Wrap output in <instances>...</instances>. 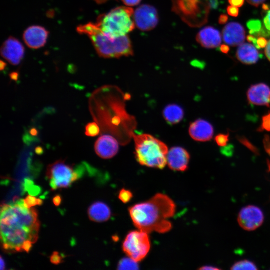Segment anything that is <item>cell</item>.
<instances>
[{
	"label": "cell",
	"mask_w": 270,
	"mask_h": 270,
	"mask_svg": "<svg viewBox=\"0 0 270 270\" xmlns=\"http://www.w3.org/2000/svg\"><path fill=\"white\" fill-rule=\"evenodd\" d=\"M209 6H210V8L212 10H216L218 9L220 2L218 0H207Z\"/></svg>",
	"instance_id": "cell-38"
},
{
	"label": "cell",
	"mask_w": 270,
	"mask_h": 270,
	"mask_svg": "<svg viewBox=\"0 0 270 270\" xmlns=\"http://www.w3.org/2000/svg\"><path fill=\"white\" fill-rule=\"evenodd\" d=\"M258 130L270 132V112L262 117V124Z\"/></svg>",
	"instance_id": "cell-29"
},
{
	"label": "cell",
	"mask_w": 270,
	"mask_h": 270,
	"mask_svg": "<svg viewBox=\"0 0 270 270\" xmlns=\"http://www.w3.org/2000/svg\"><path fill=\"white\" fill-rule=\"evenodd\" d=\"M222 36L226 44L236 46H240L244 41L246 31L240 24L232 22L227 24L223 28Z\"/></svg>",
	"instance_id": "cell-15"
},
{
	"label": "cell",
	"mask_w": 270,
	"mask_h": 270,
	"mask_svg": "<svg viewBox=\"0 0 270 270\" xmlns=\"http://www.w3.org/2000/svg\"><path fill=\"white\" fill-rule=\"evenodd\" d=\"M264 26L270 30V10L267 12L264 18Z\"/></svg>",
	"instance_id": "cell-35"
},
{
	"label": "cell",
	"mask_w": 270,
	"mask_h": 270,
	"mask_svg": "<svg viewBox=\"0 0 270 270\" xmlns=\"http://www.w3.org/2000/svg\"><path fill=\"white\" fill-rule=\"evenodd\" d=\"M254 36L256 37L268 38L270 36V30H268L265 26L262 27L261 30Z\"/></svg>",
	"instance_id": "cell-32"
},
{
	"label": "cell",
	"mask_w": 270,
	"mask_h": 270,
	"mask_svg": "<svg viewBox=\"0 0 270 270\" xmlns=\"http://www.w3.org/2000/svg\"><path fill=\"white\" fill-rule=\"evenodd\" d=\"M135 155L142 166L163 169L167 164L168 150L160 140L148 134L134 136Z\"/></svg>",
	"instance_id": "cell-4"
},
{
	"label": "cell",
	"mask_w": 270,
	"mask_h": 270,
	"mask_svg": "<svg viewBox=\"0 0 270 270\" xmlns=\"http://www.w3.org/2000/svg\"><path fill=\"white\" fill-rule=\"evenodd\" d=\"M231 6L238 8L242 7L244 2V0H228Z\"/></svg>",
	"instance_id": "cell-37"
},
{
	"label": "cell",
	"mask_w": 270,
	"mask_h": 270,
	"mask_svg": "<svg viewBox=\"0 0 270 270\" xmlns=\"http://www.w3.org/2000/svg\"><path fill=\"white\" fill-rule=\"evenodd\" d=\"M0 226L2 248L7 252H28L38 239V212L24 200L1 206Z\"/></svg>",
	"instance_id": "cell-1"
},
{
	"label": "cell",
	"mask_w": 270,
	"mask_h": 270,
	"mask_svg": "<svg viewBox=\"0 0 270 270\" xmlns=\"http://www.w3.org/2000/svg\"><path fill=\"white\" fill-rule=\"evenodd\" d=\"M228 14L233 17H237L239 14V10L238 7L230 6L226 8Z\"/></svg>",
	"instance_id": "cell-31"
},
{
	"label": "cell",
	"mask_w": 270,
	"mask_h": 270,
	"mask_svg": "<svg viewBox=\"0 0 270 270\" xmlns=\"http://www.w3.org/2000/svg\"><path fill=\"white\" fill-rule=\"evenodd\" d=\"M46 175L52 190L68 188L79 178L72 166L62 160L48 165Z\"/></svg>",
	"instance_id": "cell-7"
},
{
	"label": "cell",
	"mask_w": 270,
	"mask_h": 270,
	"mask_svg": "<svg viewBox=\"0 0 270 270\" xmlns=\"http://www.w3.org/2000/svg\"><path fill=\"white\" fill-rule=\"evenodd\" d=\"M81 34L90 39L98 54L103 58H119L134 55L132 42L128 35L112 38L105 34L96 24L89 22L76 28Z\"/></svg>",
	"instance_id": "cell-3"
},
{
	"label": "cell",
	"mask_w": 270,
	"mask_h": 270,
	"mask_svg": "<svg viewBox=\"0 0 270 270\" xmlns=\"http://www.w3.org/2000/svg\"><path fill=\"white\" fill-rule=\"evenodd\" d=\"M246 26L250 30V34L253 36L258 32L262 28L261 21L256 19L249 20L246 23Z\"/></svg>",
	"instance_id": "cell-24"
},
{
	"label": "cell",
	"mask_w": 270,
	"mask_h": 270,
	"mask_svg": "<svg viewBox=\"0 0 270 270\" xmlns=\"http://www.w3.org/2000/svg\"><path fill=\"white\" fill-rule=\"evenodd\" d=\"M268 40L264 37H259L257 40V44L260 48H266L268 44Z\"/></svg>",
	"instance_id": "cell-36"
},
{
	"label": "cell",
	"mask_w": 270,
	"mask_h": 270,
	"mask_svg": "<svg viewBox=\"0 0 270 270\" xmlns=\"http://www.w3.org/2000/svg\"><path fill=\"white\" fill-rule=\"evenodd\" d=\"M255 36H254L253 35L250 34L247 36L246 39L249 42H252Z\"/></svg>",
	"instance_id": "cell-47"
},
{
	"label": "cell",
	"mask_w": 270,
	"mask_h": 270,
	"mask_svg": "<svg viewBox=\"0 0 270 270\" xmlns=\"http://www.w3.org/2000/svg\"><path fill=\"white\" fill-rule=\"evenodd\" d=\"M190 160V155L186 149L174 146L168 151L167 164L172 170L184 172L188 168Z\"/></svg>",
	"instance_id": "cell-13"
},
{
	"label": "cell",
	"mask_w": 270,
	"mask_h": 270,
	"mask_svg": "<svg viewBox=\"0 0 270 270\" xmlns=\"http://www.w3.org/2000/svg\"><path fill=\"white\" fill-rule=\"evenodd\" d=\"M98 4H102L110 0H93Z\"/></svg>",
	"instance_id": "cell-50"
},
{
	"label": "cell",
	"mask_w": 270,
	"mask_h": 270,
	"mask_svg": "<svg viewBox=\"0 0 270 270\" xmlns=\"http://www.w3.org/2000/svg\"><path fill=\"white\" fill-rule=\"evenodd\" d=\"M262 8L263 10H266V11H268V10H270L269 6L265 4H262Z\"/></svg>",
	"instance_id": "cell-48"
},
{
	"label": "cell",
	"mask_w": 270,
	"mask_h": 270,
	"mask_svg": "<svg viewBox=\"0 0 270 270\" xmlns=\"http://www.w3.org/2000/svg\"><path fill=\"white\" fill-rule=\"evenodd\" d=\"M173 10L192 26L204 24L210 6L201 0H172Z\"/></svg>",
	"instance_id": "cell-6"
},
{
	"label": "cell",
	"mask_w": 270,
	"mask_h": 270,
	"mask_svg": "<svg viewBox=\"0 0 270 270\" xmlns=\"http://www.w3.org/2000/svg\"><path fill=\"white\" fill-rule=\"evenodd\" d=\"M48 34V32L44 27L33 26L28 27L24 32L23 38L26 46L30 48L38 49L46 44Z\"/></svg>",
	"instance_id": "cell-12"
},
{
	"label": "cell",
	"mask_w": 270,
	"mask_h": 270,
	"mask_svg": "<svg viewBox=\"0 0 270 270\" xmlns=\"http://www.w3.org/2000/svg\"><path fill=\"white\" fill-rule=\"evenodd\" d=\"M134 20L136 26L142 31L154 29L158 23V14L156 9L148 4H143L134 12Z\"/></svg>",
	"instance_id": "cell-10"
},
{
	"label": "cell",
	"mask_w": 270,
	"mask_h": 270,
	"mask_svg": "<svg viewBox=\"0 0 270 270\" xmlns=\"http://www.w3.org/2000/svg\"><path fill=\"white\" fill-rule=\"evenodd\" d=\"M0 270H5L6 269L5 262L2 256H0Z\"/></svg>",
	"instance_id": "cell-46"
},
{
	"label": "cell",
	"mask_w": 270,
	"mask_h": 270,
	"mask_svg": "<svg viewBox=\"0 0 270 270\" xmlns=\"http://www.w3.org/2000/svg\"><path fill=\"white\" fill-rule=\"evenodd\" d=\"M220 50L224 54H228L230 50V47L226 44H222L220 48Z\"/></svg>",
	"instance_id": "cell-44"
},
{
	"label": "cell",
	"mask_w": 270,
	"mask_h": 270,
	"mask_svg": "<svg viewBox=\"0 0 270 270\" xmlns=\"http://www.w3.org/2000/svg\"><path fill=\"white\" fill-rule=\"evenodd\" d=\"M100 132V129L96 123L90 122L86 126L85 134L86 136L94 137L98 136Z\"/></svg>",
	"instance_id": "cell-25"
},
{
	"label": "cell",
	"mask_w": 270,
	"mask_h": 270,
	"mask_svg": "<svg viewBox=\"0 0 270 270\" xmlns=\"http://www.w3.org/2000/svg\"><path fill=\"white\" fill-rule=\"evenodd\" d=\"M118 150L117 140L109 135L102 136L94 144V150L96 154L104 159L112 158L118 154Z\"/></svg>",
	"instance_id": "cell-14"
},
{
	"label": "cell",
	"mask_w": 270,
	"mask_h": 270,
	"mask_svg": "<svg viewBox=\"0 0 270 270\" xmlns=\"http://www.w3.org/2000/svg\"><path fill=\"white\" fill-rule=\"evenodd\" d=\"M248 102L254 105L269 106L270 104V88L264 84L252 86L248 90Z\"/></svg>",
	"instance_id": "cell-17"
},
{
	"label": "cell",
	"mask_w": 270,
	"mask_h": 270,
	"mask_svg": "<svg viewBox=\"0 0 270 270\" xmlns=\"http://www.w3.org/2000/svg\"><path fill=\"white\" fill-rule=\"evenodd\" d=\"M118 270H138V262L128 256L122 259L118 265Z\"/></svg>",
	"instance_id": "cell-23"
},
{
	"label": "cell",
	"mask_w": 270,
	"mask_h": 270,
	"mask_svg": "<svg viewBox=\"0 0 270 270\" xmlns=\"http://www.w3.org/2000/svg\"><path fill=\"white\" fill-rule=\"evenodd\" d=\"M268 164L269 168V171L270 172V161L269 160H268Z\"/></svg>",
	"instance_id": "cell-51"
},
{
	"label": "cell",
	"mask_w": 270,
	"mask_h": 270,
	"mask_svg": "<svg viewBox=\"0 0 270 270\" xmlns=\"http://www.w3.org/2000/svg\"><path fill=\"white\" fill-rule=\"evenodd\" d=\"M264 214L258 206L250 205L241 209L238 217L240 226L246 231H254L264 223Z\"/></svg>",
	"instance_id": "cell-9"
},
{
	"label": "cell",
	"mask_w": 270,
	"mask_h": 270,
	"mask_svg": "<svg viewBox=\"0 0 270 270\" xmlns=\"http://www.w3.org/2000/svg\"><path fill=\"white\" fill-rule=\"evenodd\" d=\"M132 193L129 190L123 188L118 194L119 199L124 203L128 202L132 198Z\"/></svg>",
	"instance_id": "cell-27"
},
{
	"label": "cell",
	"mask_w": 270,
	"mask_h": 270,
	"mask_svg": "<svg viewBox=\"0 0 270 270\" xmlns=\"http://www.w3.org/2000/svg\"><path fill=\"white\" fill-rule=\"evenodd\" d=\"M122 1L127 6H134L139 4L142 0H122Z\"/></svg>",
	"instance_id": "cell-34"
},
{
	"label": "cell",
	"mask_w": 270,
	"mask_h": 270,
	"mask_svg": "<svg viewBox=\"0 0 270 270\" xmlns=\"http://www.w3.org/2000/svg\"><path fill=\"white\" fill-rule=\"evenodd\" d=\"M176 206L168 196L158 194L149 200L129 208V212L135 226L139 230L150 233L164 234L172 228L168 219L174 216Z\"/></svg>",
	"instance_id": "cell-2"
},
{
	"label": "cell",
	"mask_w": 270,
	"mask_h": 270,
	"mask_svg": "<svg viewBox=\"0 0 270 270\" xmlns=\"http://www.w3.org/2000/svg\"><path fill=\"white\" fill-rule=\"evenodd\" d=\"M230 269L232 270H257L258 268L256 264L253 262L248 260H244L235 262L232 266Z\"/></svg>",
	"instance_id": "cell-22"
},
{
	"label": "cell",
	"mask_w": 270,
	"mask_h": 270,
	"mask_svg": "<svg viewBox=\"0 0 270 270\" xmlns=\"http://www.w3.org/2000/svg\"><path fill=\"white\" fill-rule=\"evenodd\" d=\"M52 202H53V203L56 206H59L60 204H61V202H62V198H61V196H60V195H56V196L53 200H52Z\"/></svg>",
	"instance_id": "cell-42"
},
{
	"label": "cell",
	"mask_w": 270,
	"mask_h": 270,
	"mask_svg": "<svg viewBox=\"0 0 270 270\" xmlns=\"http://www.w3.org/2000/svg\"><path fill=\"white\" fill-rule=\"evenodd\" d=\"M251 5L256 7H258L260 4H262L266 0H246Z\"/></svg>",
	"instance_id": "cell-39"
},
{
	"label": "cell",
	"mask_w": 270,
	"mask_h": 270,
	"mask_svg": "<svg viewBox=\"0 0 270 270\" xmlns=\"http://www.w3.org/2000/svg\"><path fill=\"white\" fill-rule=\"evenodd\" d=\"M265 54L268 60L270 62V40H268V44L266 47Z\"/></svg>",
	"instance_id": "cell-43"
},
{
	"label": "cell",
	"mask_w": 270,
	"mask_h": 270,
	"mask_svg": "<svg viewBox=\"0 0 270 270\" xmlns=\"http://www.w3.org/2000/svg\"><path fill=\"white\" fill-rule=\"evenodd\" d=\"M254 46L242 43L240 44L236 52L238 60L245 64H252L258 62L260 54Z\"/></svg>",
	"instance_id": "cell-19"
},
{
	"label": "cell",
	"mask_w": 270,
	"mask_h": 270,
	"mask_svg": "<svg viewBox=\"0 0 270 270\" xmlns=\"http://www.w3.org/2000/svg\"><path fill=\"white\" fill-rule=\"evenodd\" d=\"M24 204L29 208L36 206H41L43 204V201L35 198L32 196H28L24 200Z\"/></svg>",
	"instance_id": "cell-26"
},
{
	"label": "cell",
	"mask_w": 270,
	"mask_h": 270,
	"mask_svg": "<svg viewBox=\"0 0 270 270\" xmlns=\"http://www.w3.org/2000/svg\"><path fill=\"white\" fill-rule=\"evenodd\" d=\"M6 66V64L4 62L2 61L0 62V68L1 70H4Z\"/></svg>",
	"instance_id": "cell-49"
},
{
	"label": "cell",
	"mask_w": 270,
	"mask_h": 270,
	"mask_svg": "<svg viewBox=\"0 0 270 270\" xmlns=\"http://www.w3.org/2000/svg\"><path fill=\"white\" fill-rule=\"evenodd\" d=\"M228 20V17L226 14H221L218 18V22L220 24H226Z\"/></svg>",
	"instance_id": "cell-40"
},
{
	"label": "cell",
	"mask_w": 270,
	"mask_h": 270,
	"mask_svg": "<svg viewBox=\"0 0 270 270\" xmlns=\"http://www.w3.org/2000/svg\"><path fill=\"white\" fill-rule=\"evenodd\" d=\"M212 126L206 120L198 119L190 124L188 132L191 138L197 142L210 140L214 135Z\"/></svg>",
	"instance_id": "cell-16"
},
{
	"label": "cell",
	"mask_w": 270,
	"mask_h": 270,
	"mask_svg": "<svg viewBox=\"0 0 270 270\" xmlns=\"http://www.w3.org/2000/svg\"><path fill=\"white\" fill-rule=\"evenodd\" d=\"M2 56L10 64L16 66L20 64L24 55V48L16 38L10 37L0 48Z\"/></svg>",
	"instance_id": "cell-11"
},
{
	"label": "cell",
	"mask_w": 270,
	"mask_h": 270,
	"mask_svg": "<svg viewBox=\"0 0 270 270\" xmlns=\"http://www.w3.org/2000/svg\"><path fill=\"white\" fill-rule=\"evenodd\" d=\"M232 151L233 150L232 146H229L226 148H224V150H222V153L228 156H230L232 155Z\"/></svg>",
	"instance_id": "cell-41"
},
{
	"label": "cell",
	"mask_w": 270,
	"mask_h": 270,
	"mask_svg": "<svg viewBox=\"0 0 270 270\" xmlns=\"http://www.w3.org/2000/svg\"><path fill=\"white\" fill-rule=\"evenodd\" d=\"M163 116L168 124L173 125L182 121L184 116V112L178 105L170 104L164 108Z\"/></svg>",
	"instance_id": "cell-21"
},
{
	"label": "cell",
	"mask_w": 270,
	"mask_h": 270,
	"mask_svg": "<svg viewBox=\"0 0 270 270\" xmlns=\"http://www.w3.org/2000/svg\"><path fill=\"white\" fill-rule=\"evenodd\" d=\"M264 144L266 152L270 156V138L268 136H265L264 140Z\"/></svg>",
	"instance_id": "cell-33"
},
{
	"label": "cell",
	"mask_w": 270,
	"mask_h": 270,
	"mask_svg": "<svg viewBox=\"0 0 270 270\" xmlns=\"http://www.w3.org/2000/svg\"><path fill=\"white\" fill-rule=\"evenodd\" d=\"M112 212L109 206L102 202L92 204L88 209V216L90 220L96 222L108 221L110 218Z\"/></svg>",
	"instance_id": "cell-20"
},
{
	"label": "cell",
	"mask_w": 270,
	"mask_h": 270,
	"mask_svg": "<svg viewBox=\"0 0 270 270\" xmlns=\"http://www.w3.org/2000/svg\"><path fill=\"white\" fill-rule=\"evenodd\" d=\"M196 40L204 48H214L221 44L222 36L218 30L212 26H206L198 32Z\"/></svg>",
	"instance_id": "cell-18"
},
{
	"label": "cell",
	"mask_w": 270,
	"mask_h": 270,
	"mask_svg": "<svg viewBox=\"0 0 270 270\" xmlns=\"http://www.w3.org/2000/svg\"><path fill=\"white\" fill-rule=\"evenodd\" d=\"M200 270H220V268H216L214 266H202L200 268Z\"/></svg>",
	"instance_id": "cell-45"
},
{
	"label": "cell",
	"mask_w": 270,
	"mask_h": 270,
	"mask_svg": "<svg viewBox=\"0 0 270 270\" xmlns=\"http://www.w3.org/2000/svg\"><path fill=\"white\" fill-rule=\"evenodd\" d=\"M50 260L52 264L58 265L62 262V258L58 252H54L51 255Z\"/></svg>",
	"instance_id": "cell-30"
},
{
	"label": "cell",
	"mask_w": 270,
	"mask_h": 270,
	"mask_svg": "<svg viewBox=\"0 0 270 270\" xmlns=\"http://www.w3.org/2000/svg\"><path fill=\"white\" fill-rule=\"evenodd\" d=\"M134 10L129 6H119L109 12L100 15L96 24L106 35L118 38L134 30Z\"/></svg>",
	"instance_id": "cell-5"
},
{
	"label": "cell",
	"mask_w": 270,
	"mask_h": 270,
	"mask_svg": "<svg viewBox=\"0 0 270 270\" xmlns=\"http://www.w3.org/2000/svg\"><path fill=\"white\" fill-rule=\"evenodd\" d=\"M148 234L140 230L129 232L122 244L124 252L137 262L144 260L150 248V240Z\"/></svg>",
	"instance_id": "cell-8"
},
{
	"label": "cell",
	"mask_w": 270,
	"mask_h": 270,
	"mask_svg": "<svg viewBox=\"0 0 270 270\" xmlns=\"http://www.w3.org/2000/svg\"><path fill=\"white\" fill-rule=\"evenodd\" d=\"M228 134H219L215 138V141L217 144L220 146H226L228 142Z\"/></svg>",
	"instance_id": "cell-28"
}]
</instances>
